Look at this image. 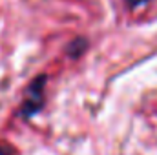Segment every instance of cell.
I'll return each instance as SVG.
<instances>
[{"label": "cell", "instance_id": "2", "mask_svg": "<svg viewBox=\"0 0 157 155\" xmlns=\"http://www.w3.org/2000/svg\"><path fill=\"white\" fill-rule=\"evenodd\" d=\"M84 49H86V40L84 39H77V40H73V42L70 44L68 53H70L71 57H77V55H80Z\"/></svg>", "mask_w": 157, "mask_h": 155}, {"label": "cell", "instance_id": "3", "mask_svg": "<svg viewBox=\"0 0 157 155\" xmlns=\"http://www.w3.org/2000/svg\"><path fill=\"white\" fill-rule=\"evenodd\" d=\"M144 2H148V0H130L132 6H139V4H144Z\"/></svg>", "mask_w": 157, "mask_h": 155}, {"label": "cell", "instance_id": "1", "mask_svg": "<svg viewBox=\"0 0 157 155\" xmlns=\"http://www.w3.org/2000/svg\"><path fill=\"white\" fill-rule=\"evenodd\" d=\"M44 84H46V77L40 75L28 88L26 100L22 104V117L24 119H29V117L35 115L40 108H42V104H44Z\"/></svg>", "mask_w": 157, "mask_h": 155}]
</instances>
